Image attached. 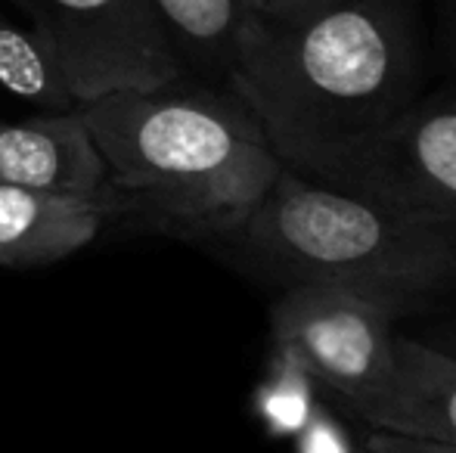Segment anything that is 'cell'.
I'll return each mask as SVG.
<instances>
[{
	"label": "cell",
	"instance_id": "6da1fadb",
	"mask_svg": "<svg viewBox=\"0 0 456 453\" xmlns=\"http://www.w3.org/2000/svg\"><path fill=\"white\" fill-rule=\"evenodd\" d=\"M227 78L282 165L332 183L416 103L413 31L391 0L248 10Z\"/></svg>",
	"mask_w": 456,
	"mask_h": 453
},
{
	"label": "cell",
	"instance_id": "7a4b0ae2",
	"mask_svg": "<svg viewBox=\"0 0 456 453\" xmlns=\"http://www.w3.org/2000/svg\"><path fill=\"white\" fill-rule=\"evenodd\" d=\"M106 162L109 221L217 248L276 187L286 165L236 93L118 91L75 106Z\"/></svg>",
	"mask_w": 456,
	"mask_h": 453
},
{
	"label": "cell",
	"instance_id": "3957f363",
	"mask_svg": "<svg viewBox=\"0 0 456 453\" xmlns=\"http://www.w3.org/2000/svg\"><path fill=\"white\" fill-rule=\"evenodd\" d=\"M221 252L273 283H330L401 314L456 286V230L282 171Z\"/></svg>",
	"mask_w": 456,
	"mask_h": 453
},
{
	"label": "cell",
	"instance_id": "277c9868",
	"mask_svg": "<svg viewBox=\"0 0 456 453\" xmlns=\"http://www.w3.org/2000/svg\"><path fill=\"white\" fill-rule=\"evenodd\" d=\"M391 320L385 304L330 283L289 286L271 311L276 351L336 392L366 425L397 388Z\"/></svg>",
	"mask_w": 456,
	"mask_h": 453
},
{
	"label": "cell",
	"instance_id": "5b68a950",
	"mask_svg": "<svg viewBox=\"0 0 456 453\" xmlns=\"http://www.w3.org/2000/svg\"><path fill=\"white\" fill-rule=\"evenodd\" d=\"M47 41L75 106L118 91H159L186 69L152 0H19Z\"/></svg>",
	"mask_w": 456,
	"mask_h": 453
},
{
	"label": "cell",
	"instance_id": "8992f818",
	"mask_svg": "<svg viewBox=\"0 0 456 453\" xmlns=\"http://www.w3.org/2000/svg\"><path fill=\"white\" fill-rule=\"evenodd\" d=\"M332 183L407 218L456 230V100L413 103Z\"/></svg>",
	"mask_w": 456,
	"mask_h": 453
},
{
	"label": "cell",
	"instance_id": "52a82bcc",
	"mask_svg": "<svg viewBox=\"0 0 456 453\" xmlns=\"http://www.w3.org/2000/svg\"><path fill=\"white\" fill-rule=\"evenodd\" d=\"M0 183L41 193L96 196L106 162L78 109L0 121Z\"/></svg>",
	"mask_w": 456,
	"mask_h": 453
},
{
	"label": "cell",
	"instance_id": "ba28073f",
	"mask_svg": "<svg viewBox=\"0 0 456 453\" xmlns=\"http://www.w3.org/2000/svg\"><path fill=\"white\" fill-rule=\"evenodd\" d=\"M102 196L41 193L0 183V267H44L69 258L106 227Z\"/></svg>",
	"mask_w": 456,
	"mask_h": 453
},
{
	"label": "cell",
	"instance_id": "9c48e42d",
	"mask_svg": "<svg viewBox=\"0 0 456 453\" xmlns=\"http://www.w3.org/2000/svg\"><path fill=\"white\" fill-rule=\"evenodd\" d=\"M395 354L397 388L370 429L456 448V357L403 336Z\"/></svg>",
	"mask_w": 456,
	"mask_h": 453
},
{
	"label": "cell",
	"instance_id": "30bf717a",
	"mask_svg": "<svg viewBox=\"0 0 456 453\" xmlns=\"http://www.w3.org/2000/svg\"><path fill=\"white\" fill-rule=\"evenodd\" d=\"M186 69V56L230 72L236 37L248 16L242 0H152Z\"/></svg>",
	"mask_w": 456,
	"mask_h": 453
},
{
	"label": "cell",
	"instance_id": "8fae6325",
	"mask_svg": "<svg viewBox=\"0 0 456 453\" xmlns=\"http://www.w3.org/2000/svg\"><path fill=\"white\" fill-rule=\"evenodd\" d=\"M0 87L50 112L75 109V97L47 41L6 16H0Z\"/></svg>",
	"mask_w": 456,
	"mask_h": 453
},
{
	"label": "cell",
	"instance_id": "7c38bea8",
	"mask_svg": "<svg viewBox=\"0 0 456 453\" xmlns=\"http://www.w3.org/2000/svg\"><path fill=\"white\" fill-rule=\"evenodd\" d=\"M317 410V394H314V379L289 360L286 354L276 351L271 373L261 382L255 394V413L265 423V429L276 438H295L311 413Z\"/></svg>",
	"mask_w": 456,
	"mask_h": 453
},
{
	"label": "cell",
	"instance_id": "4fadbf2b",
	"mask_svg": "<svg viewBox=\"0 0 456 453\" xmlns=\"http://www.w3.org/2000/svg\"><path fill=\"white\" fill-rule=\"evenodd\" d=\"M295 450L298 453H354L345 425L320 404H317V410L311 413V419L305 423V429L295 435Z\"/></svg>",
	"mask_w": 456,
	"mask_h": 453
},
{
	"label": "cell",
	"instance_id": "5bb4252c",
	"mask_svg": "<svg viewBox=\"0 0 456 453\" xmlns=\"http://www.w3.org/2000/svg\"><path fill=\"white\" fill-rule=\"evenodd\" d=\"M366 453H456V448L438 441H419V438L388 435V432H370L366 435Z\"/></svg>",
	"mask_w": 456,
	"mask_h": 453
},
{
	"label": "cell",
	"instance_id": "9a60e30c",
	"mask_svg": "<svg viewBox=\"0 0 456 453\" xmlns=\"http://www.w3.org/2000/svg\"><path fill=\"white\" fill-rule=\"evenodd\" d=\"M242 4L261 16H292V12H305L311 6L326 4V0H242Z\"/></svg>",
	"mask_w": 456,
	"mask_h": 453
}]
</instances>
